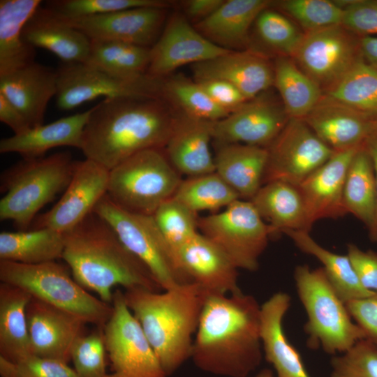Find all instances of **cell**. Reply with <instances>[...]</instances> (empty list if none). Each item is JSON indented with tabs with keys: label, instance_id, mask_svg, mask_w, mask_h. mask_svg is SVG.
I'll use <instances>...</instances> for the list:
<instances>
[{
	"label": "cell",
	"instance_id": "11a10c76",
	"mask_svg": "<svg viewBox=\"0 0 377 377\" xmlns=\"http://www.w3.org/2000/svg\"><path fill=\"white\" fill-rule=\"evenodd\" d=\"M224 0H188L183 2L184 15L194 24L203 20L213 14Z\"/></svg>",
	"mask_w": 377,
	"mask_h": 377
},
{
	"label": "cell",
	"instance_id": "2e32d148",
	"mask_svg": "<svg viewBox=\"0 0 377 377\" xmlns=\"http://www.w3.org/2000/svg\"><path fill=\"white\" fill-rule=\"evenodd\" d=\"M264 93L247 101L225 118L212 121V140L216 144L240 143L267 148L290 117L281 100Z\"/></svg>",
	"mask_w": 377,
	"mask_h": 377
},
{
	"label": "cell",
	"instance_id": "d4e9b609",
	"mask_svg": "<svg viewBox=\"0 0 377 377\" xmlns=\"http://www.w3.org/2000/svg\"><path fill=\"white\" fill-rule=\"evenodd\" d=\"M212 121L177 112L164 147L172 166L180 174L195 177L215 172L214 158L210 151Z\"/></svg>",
	"mask_w": 377,
	"mask_h": 377
},
{
	"label": "cell",
	"instance_id": "9a60e30c",
	"mask_svg": "<svg viewBox=\"0 0 377 377\" xmlns=\"http://www.w3.org/2000/svg\"><path fill=\"white\" fill-rule=\"evenodd\" d=\"M110 170L85 158L75 161L68 185L58 202L47 212L36 216L31 229L48 228L66 233L91 214L107 194Z\"/></svg>",
	"mask_w": 377,
	"mask_h": 377
},
{
	"label": "cell",
	"instance_id": "9c48e42d",
	"mask_svg": "<svg viewBox=\"0 0 377 377\" xmlns=\"http://www.w3.org/2000/svg\"><path fill=\"white\" fill-rule=\"evenodd\" d=\"M94 212L116 232L123 244L149 269L162 290L191 283L152 216L126 211L107 195Z\"/></svg>",
	"mask_w": 377,
	"mask_h": 377
},
{
	"label": "cell",
	"instance_id": "d590c367",
	"mask_svg": "<svg viewBox=\"0 0 377 377\" xmlns=\"http://www.w3.org/2000/svg\"><path fill=\"white\" fill-rule=\"evenodd\" d=\"M274 87L290 118H305L323 96L318 84L287 57L274 61Z\"/></svg>",
	"mask_w": 377,
	"mask_h": 377
},
{
	"label": "cell",
	"instance_id": "4dcf8cb0",
	"mask_svg": "<svg viewBox=\"0 0 377 377\" xmlns=\"http://www.w3.org/2000/svg\"><path fill=\"white\" fill-rule=\"evenodd\" d=\"M40 4V0L0 1V76L34 62L35 48L24 42L22 31Z\"/></svg>",
	"mask_w": 377,
	"mask_h": 377
},
{
	"label": "cell",
	"instance_id": "5bb4252c",
	"mask_svg": "<svg viewBox=\"0 0 377 377\" xmlns=\"http://www.w3.org/2000/svg\"><path fill=\"white\" fill-rule=\"evenodd\" d=\"M267 149L263 185L279 181L298 186L335 152L303 119L294 118Z\"/></svg>",
	"mask_w": 377,
	"mask_h": 377
},
{
	"label": "cell",
	"instance_id": "cb8c5ba5",
	"mask_svg": "<svg viewBox=\"0 0 377 377\" xmlns=\"http://www.w3.org/2000/svg\"><path fill=\"white\" fill-rule=\"evenodd\" d=\"M57 89V72L35 61L0 76V94L20 111L31 128L43 124L47 105Z\"/></svg>",
	"mask_w": 377,
	"mask_h": 377
},
{
	"label": "cell",
	"instance_id": "e0dca14e",
	"mask_svg": "<svg viewBox=\"0 0 377 377\" xmlns=\"http://www.w3.org/2000/svg\"><path fill=\"white\" fill-rule=\"evenodd\" d=\"M230 51L203 36L184 14L175 13L150 48L147 74L163 79L182 66L205 61Z\"/></svg>",
	"mask_w": 377,
	"mask_h": 377
},
{
	"label": "cell",
	"instance_id": "c3c4849f",
	"mask_svg": "<svg viewBox=\"0 0 377 377\" xmlns=\"http://www.w3.org/2000/svg\"><path fill=\"white\" fill-rule=\"evenodd\" d=\"M1 377H77L73 369L59 360L31 355L17 362L0 356Z\"/></svg>",
	"mask_w": 377,
	"mask_h": 377
},
{
	"label": "cell",
	"instance_id": "816d5d0a",
	"mask_svg": "<svg viewBox=\"0 0 377 377\" xmlns=\"http://www.w3.org/2000/svg\"><path fill=\"white\" fill-rule=\"evenodd\" d=\"M347 256L362 286L377 293V252L363 251L350 243L347 246Z\"/></svg>",
	"mask_w": 377,
	"mask_h": 377
},
{
	"label": "cell",
	"instance_id": "3957f363",
	"mask_svg": "<svg viewBox=\"0 0 377 377\" xmlns=\"http://www.w3.org/2000/svg\"><path fill=\"white\" fill-rule=\"evenodd\" d=\"M64 235L61 258L73 277L103 302L112 304V289L116 286H121L125 290H162L145 265L95 212Z\"/></svg>",
	"mask_w": 377,
	"mask_h": 377
},
{
	"label": "cell",
	"instance_id": "b9f144b4",
	"mask_svg": "<svg viewBox=\"0 0 377 377\" xmlns=\"http://www.w3.org/2000/svg\"><path fill=\"white\" fill-rule=\"evenodd\" d=\"M254 24L260 41L276 57L293 58L305 34L293 20L270 7L259 14Z\"/></svg>",
	"mask_w": 377,
	"mask_h": 377
},
{
	"label": "cell",
	"instance_id": "277c9868",
	"mask_svg": "<svg viewBox=\"0 0 377 377\" xmlns=\"http://www.w3.org/2000/svg\"><path fill=\"white\" fill-rule=\"evenodd\" d=\"M124 295L167 376L172 375L191 358L207 295L193 282L163 293L132 288Z\"/></svg>",
	"mask_w": 377,
	"mask_h": 377
},
{
	"label": "cell",
	"instance_id": "681fc988",
	"mask_svg": "<svg viewBox=\"0 0 377 377\" xmlns=\"http://www.w3.org/2000/svg\"><path fill=\"white\" fill-rule=\"evenodd\" d=\"M343 9L341 24L362 37L377 34V0L335 1Z\"/></svg>",
	"mask_w": 377,
	"mask_h": 377
},
{
	"label": "cell",
	"instance_id": "680465c9",
	"mask_svg": "<svg viewBox=\"0 0 377 377\" xmlns=\"http://www.w3.org/2000/svg\"><path fill=\"white\" fill-rule=\"evenodd\" d=\"M254 377H274L272 370L263 369L260 371Z\"/></svg>",
	"mask_w": 377,
	"mask_h": 377
},
{
	"label": "cell",
	"instance_id": "52a82bcc",
	"mask_svg": "<svg viewBox=\"0 0 377 377\" xmlns=\"http://www.w3.org/2000/svg\"><path fill=\"white\" fill-rule=\"evenodd\" d=\"M0 280L96 327H103L112 311V304L90 294L56 261L27 265L0 260Z\"/></svg>",
	"mask_w": 377,
	"mask_h": 377
},
{
	"label": "cell",
	"instance_id": "ffe728a7",
	"mask_svg": "<svg viewBox=\"0 0 377 377\" xmlns=\"http://www.w3.org/2000/svg\"><path fill=\"white\" fill-rule=\"evenodd\" d=\"M195 81L221 80L237 87L251 100L274 86V64L265 54L251 49L231 50L191 65Z\"/></svg>",
	"mask_w": 377,
	"mask_h": 377
},
{
	"label": "cell",
	"instance_id": "d6a6232c",
	"mask_svg": "<svg viewBox=\"0 0 377 377\" xmlns=\"http://www.w3.org/2000/svg\"><path fill=\"white\" fill-rule=\"evenodd\" d=\"M31 295L23 289L0 284V356L17 362L32 355L27 306Z\"/></svg>",
	"mask_w": 377,
	"mask_h": 377
},
{
	"label": "cell",
	"instance_id": "ac0fdd59",
	"mask_svg": "<svg viewBox=\"0 0 377 377\" xmlns=\"http://www.w3.org/2000/svg\"><path fill=\"white\" fill-rule=\"evenodd\" d=\"M167 10L142 7L74 19L58 18L47 10L55 19L80 31L91 40H115L151 47L166 22Z\"/></svg>",
	"mask_w": 377,
	"mask_h": 377
},
{
	"label": "cell",
	"instance_id": "7c38bea8",
	"mask_svg": "<svg viewBox=\"0 0 377 377\" xmlns=\"http://www.w3.org/2000/svg\"><path fill=\"white\" fill-rule=\"evenodd\" d=\"M57 105L71 110L100 96L105 98H162V79L146 74L137 79L118 77L84 63H64L56 71Z\"/></svg>",
	"mask_w": 377,
	"mask_h": 377
},
{
	"label": "cell",
	"instance_id": "836d02e7",
	"mask_svg": "<svg viewBox=\"0 0 377 377\" xmlns=\"http://www.w3.org/2000/svg\"><path fill=\"white\" fill-rule=\"evenodd\" d=\"M282 233L289 237L300 251L314 256L323 264L329 281L344 303L376 293L362 286L347 254H337L323 248L309 232L288 229Z\"/></svg>",
	"mask_w": 377,
	"mask_h": 377
},
{
	"label": "cell",
	"instance_id": "4316f807",
	"mask_svg": "<svg viewBox=\"0 0 377 377\" xmlns=\"http://www.w3.org/2000/svg\"><path fill=\"white\" fill-rule=\"evenodd\" d=\"M268 0H224L206 19L193 27L214 44L229 50H244L249 44V29L259 14L270 7Z\"/></svg>",
	"mask_w": 377,
	"mask_h": 377
},
{
	"label": "cell",
	"instance_id": "44dd1931",
	"mask_svg": "<svg viewBox=\"0 0 377 377\" xmlns=\"http://www.w3.org/2000/svg\"><path fill=\"white\" fill-rule=\"evenodd\" d=\"M182 271L205 295H229L241 292L238 268L216 244L198 232L179 251Z\"/></svg>",
	"mask_w": 377,
	"mask_h": 377
},
{
	"label": "cell",
	"instance_id": "30bf717a",
	"mask_svg": "<svg viewBox=\"0 0 377 377\" xmlns=\"http://www.w3.org/2000/svg\"><path fill=\"white\" fill-rule=\"evenodd\" d=\"M201 234L220 247L238 269L251 272L272 236L250 200L238 199L221 212L198 218Z\"/></svg>",
	"mask_w": 377,
	"mask_h": 377
},
{
	"label": "cell",
	"instance_id": "db71d44e",
	"mask_svg": "<svg viewBox=\"0 0 377 377\" xmlns=\"http://www.w3.org/2000/svg\"><path fill=\"white\" fill-rule=\"evenodd\" d=\"M0 121L12 129L14 134H20L30 128L20 111L0 94Z\"/></svg>",
	"mask_w": 377,
	"mask_h": 377
},
{
	"label": "cell",
	"instance_id": "4fadbf2b",
	"mask_svg": "<svg viewBox=\"0 0 377 377\" xmlns=\"http://www.w3.org/2000/svg\"><path fill=\"white\" fill-rule=\"evenodd\" d=\"M292 59L325 93L363 60L360 36L342 24L306 33Z\"/></svg>",
	"mask_w": 377,
	"mask_h": 377
},
{
	"label": "cell",
	"instance_id": "7a4b0ae2",
	"mask_svg": "<svg viewBox=\"0 0 377 377\" xmlns=\"http://www.w3.org/2000/svg\"><path fill=\"white\" fill-rule=\"evenodd\" d=\"M177 112L163 98H105L91 108L80 149L109 170L149 149H164Z\"/></svg>",
	"mask_w": 377,
	"mask_h": 377
},
{
	"label": "cell",
	"instance_id": "7402d4cb",
	"mask_svg": "<svg viewBox=\"0 0 377 377\" xmlns=\"http://www.w3.org/2000/svg\"><path fill=\"white\" fill-rule=\"evenodd\" d=\"M360 147L335 151L297 186L304 204L309 231L318 220L337 219L347 214L343 203L344 181L349 164Z\"/></svg>",
	"mask_w": 377,
	"mask_h": 377
},
{
	"label": "cell",
	"instance_id": "8992f818",
	"mask_svg": "<svg viewBox=\"0 0 377 377\" xmlns=\"http://www.w3.org/2000/svg\"><path fill=\"white\" fill-rule=\"evenodd\" d=\"M294 279L307 316L304 329L308 334L309 347L321 348L330 355L341 354L365 339L323 267L311 269L306 265H298Z\"/></svg>",
	"mask_w": 377,
	"mask_h": 377
},
{
	"label": "cell",
	"instance_id": "f35d334b",
	"mask_svg": "<svg viewBox=\"0 0 377 377\" xmlns=\"http://www.w3.org/2000/svg\"><path fill=\"white\" fill-rule=\"evenodd\" d=\"M323 96L377 120V71L364 59Z\"/></svg>",
	"mask_w": 377,
	"mask_h": 377
},
{
	"label": "cell",
	"instance_id": "83f0119b",
	"mask_svg": "<svg viewBox=\"0 0 377 377\" xmlns=\"http://www.w3.org/2000/svg\"><path fill=\"white\" fill-rule=\"evenodd\" d=\"M90 112L91 108L2 138L0 153H17L24 159H33L45 156L47 151L57 147L80 149L83 130Z\"/></svg>",
	"mask_w": 377,
	"mask_h": 377
},
{
	"label": "cell",
	"instance_id": "74e56055",
	"mask_svg": "<svg viewBox=\"0 0 377 377\" xmlns=\"http://www.w3.org/2000/svg\"><path fill=\"white\" fill-rule=\"evenodd\" d=\"M150 48L115 40H91L84 64L118 77L137 79L147 74Z\"/></svg>",
	"mask_w": 377,
	"mask_h": 377
},
{
	"label": "cell",
	"instance_id": "bcb514c9",
	"mask_svg": "<svg viewBox=\"0 0 377 377\" xmlns=\"http://www.w3.org/2000/svg\"><path fill=\"white\" fill-rule=\"evenodd\" d=\"M105 354L103 327L81 336L71 355L77 377H106Z\"/></svg>",
	"mask_w": 377,
	"mask_h": 377
},
{
	"label": "cell",
	"instance_id": "ab89813d",
	"mask_svg": "<svg viewBox=\"0 0 377 377\" xmlns=\"http://www.w3.org/2000/svg\"><path fill=\"white\" fill-rule=\"evenodd\" d=\"M162 98L180 112L208 121H216L230 113L219 106L195 80L182 75L162 79Z\"/></svg>",
	"mask_w": 377,
	"mask_h": 377
},
{
	"label": "cell",
	"instance_id": "484cf974",
	"mask_svg": "<svg viewBox=\"0 0 377 377\" xmlns=\"http://www.w3.org/2000/svg\"><path fill=\"white\" fill-rule=\"evenodd\" d=\"M291 297L283 292L273 294L260 306V336L265 360L276 377H310L298 350L290 343L283 328Z\"/></svg>",
	"mask_w": 377,
	"mask_h": 377
},
{
	"label": "cell",
	"instance_id": "5b68a950",
	"mask_svg": "<svg viewBox=\"0 0 377 377\" xmlns=\"http://www.w3.org/2000/svg\"><path fill=\"white\" fill-rule=\"evenodd\" d=\"M75 161L68 151L24 159L2 172L0 220L27 230L37 213L64 191L72 178Z\"/></svg>",
	"mask_w": 377,
	"mask_h": 377
},
{
	"label": "cell",
	"instance_id": "1f68e13d",
	"mask_svg": "<svg viewBox=\"0 0 377 377\" xmlns=\"http://www.w3.org/2000/svg\"><path fill=\"white\" fill-rule=\"evenodd\" d=\"M250 201L262 219L269 222L272 235L288 229L310 232L297 186L279 181L268 182Z\"/></svg>",
	"mask_w": 377,
	"mask_h": 377
},
{
	"label": "cell",
	"instance_id": "f6af8a7d",
	"mask_svg": "<svg viewBox=\"0 0 377 377\" xmlns=\"http://www.w3.org/2000/svg\"><path fill=\"white\" fill-rule=\"evenodd\" d=\"M172 3L163 0H54L44 6L53 16L74 19L110 13L135 8H170Z\"/></svg>",
	"mask_w": 377,
	"mask_h": 377
},
{
	"label": "cell",
	"instance_id": "ba28073f",
	"mask_svg": "<svg viewBox=\"0 0 377 377\" xmlns=\"http://www.w3.org/2000/svg\"><path fill=\"white\" fill-rule=\"evenodd\" d=\"M182 180L163 149H146L110 170L107 195L126 211L153 216L173 197Z\"/></svg>",
	"mask_w": 377,
	"mask_h": 377
},
{
	"label": "cell",
	"instance_id": "8fae6325",
	"mask_svg": "<svg viewBox=\"0 0 377 377\" xmlns=\"http://www.w3.org/2000/svg\"><path fill=\"white\" fill-rule=\"evenodd\" d=\"M112 311L103 327L111 373L106 377H167L141 325L116 290Z\"/></svg>",
	"mask_w": 377,
	"mask_h": 377
},
{
	"label": "cell",
	"instance_id": "f1b7e54d",
	"mask_svg": "<svg viewBox=\"0 0 377 377\" xmlns=\"http://www.w3.org/2000/svg\"><path fill=\"white\" fill-rule=\"evenodd\" d=\"M267 148L240 143L217 144L215 172L237 192L251 200L263 186Z\"/></svg>",
	"mask_w": 377,
	"mask_h": 377
},
{
	"label": "cell",
	"instance_id": "8d00e7d4",
	"mask_svg": "<svg viewBox=\"0 0 377 377\" xmlns=\"http://www.w3.org/2000/svg\"><path fill=\"white\" fill-rule=\"evenodd\" d=\"M347 214L371 226L377 207V190L371 158L362 146L353 157L347 170L343 191Z\"/></svg>",
	"mask_w": 377,
	"mask_h": 377
},
{
	"label": "cell",
	"instance_id": "6da1fadb",
	"mask_svg": "<svg viewBox=\"0 0 377 377\" xmlns=\"http://www.w3.org/2000/svg\"><path fill=\"white\" fill-rule=\"evenodd\" d=\"M260 305L242 291L205 298L191 358L200 370L248 377L261 364Z\"/></svg>",
	"mask_w": 377,
	"mask_h": 377
},
{
	"label": "cell",
	"instance_id": "d6986e66",
	"mask_svg": "<svg viewBox=\"0 0 377 377\" xmlns=\"http://www.w3.org/2000/svg\"><path fill=\"white\" fill-rule=\"evenodd\" d=\"M27 319L32 355L68 364L87 323L34 297L27 306Z\"/></svg>",
	"mask_w": 377,
	"mask_h": 377
},
{
	"label": "cell",
	"instance_id": "f5cc1de1",
	"mask_svg": "<svg viewBox=\"0 0 377 377\" xmlns=\"http://www.w3.org/2000/svg\"><path fill=\"white\" fill-rule=\"evenodd\" d=\"M196 82L219 106L229 113L249 101L237 87L228 82L221 80Z\"/></svg>",
	"mask_w": 377,
	"mask_h": 377
},
{
	"label": "cell",
	"instance_id": "ee69618b",
	"mask_svg": "<svg viewBox=\"0 0 377 377\" xmlns=\"http://www.w3.org/2000/svg\"><path fill=\"white\" fill-rule=\"evenodd\" d=\"M152 216L179 262L180 249L198 232L197 214L172 198Z\"/></svg>",
	"mask_w": 377,
	"mask_h": 377
},
{
	"label": "cell",
	"instance_id": "f907efd6",
	"mask_svg": "<svg viewBox=\"0 0 377 377\" xmlns=\"http://www.w3.org/2000/svg\"><path fill=\"white\" fill-rule=\"evenodd\" d=\"M346 305L365 339L377 346V293L348 302Z\"/></svg>",
	"mask_w": 377,
	"mask_h": 377
},
{
	"label": "cell",
	"instance_id": "7dc6e473",
	"mask_svg": "<svg viewBox=\"0 0 377 377\" xmlns=\"http://www.w3.org/2000/svg\"><path fill=\"white\" fill-rule=\"evenodd\" d=\"M330 377H377V346L363 339L330 361Z\"/></svg>",
	"mask_w": 377,
	"mask_h": 377
},
{
	"label": "cell",
	"instance_id": "7bdbcfd3",
	"mask_svg": "<svg viewBox=\"0 0 377 377\" xmlns=\"http://www.w3.org/2000/svg\"><path fill=\"white\" fill-rule=\"evenodd\" d=\"M270 6L286 14L304 34L341 24L343 15L335 1L283 0L272 1Z\"/></svg>",
	"mask_w": 377,
	"mask_h": 377
},
{
	"label": "cell",
	"instance_id": "e575fe53",
	"mask_svg": "<svg viewBox=\"0 0 377 377\" xmlns=\"http://www.w3.org/2000/svg\"><path fill=\"white\" fill-rule=\"evenodd\" d=\"M64 235L48 228L0 233V260L36 265L62 258Z\"/></svg>",
	"mask_w": 377,
	"mask_h": 377
},
{
	"label": "cell",
	"instance_id": "6f0895ef",
	"mask_svg": "<svg viewBox=\"0 0 377 377\" xmlns=\"http://www.w3.org/2000/svg\"><path fill=\"white\" fill-rule=\"evenodd\" d=\"M360 43L364 61L377 71V36L360 37Z\"/></svg>",
	"mask_w": 377,
	"mask_h": 377
},
{
	"label": "cell",
	"instance_id": "603a6c76",
	"mask_svg": "<svg viewBox=\"0 0 377 377\" xmlns=\"http://www.w3.org/2000/svg\"><path fill=\"white\" fill-rule=\"evenodd\" d=\"M303 120L334 151L363 146L377 128V120L325 96Z\"/></svg>",
	"mask_w": 377,
	"mask_h": 377
},
{
	"label": "cell",
	"instance_id": "9f6ffc18",
	"mask_svg": "<svg viewBox=\"0 0 377 377\" xmlns=\"http://www.w3.org/2000/svg\"><path fill=\"white\" fill-rule=\"evenodd\" d=\"M363 147L369 154L373 163L377 190V128L367 138ZM368 230L370 240L377 244V207L374 221Z\"/></svg>",
	"mask_w": 377,
	"mask_h": 377
},
{
	"label": "cell",
	"instance_id": "f546056e",
	"mask_svg": "<svg viewBox=\"0 0 377 377\" xmlns=\"http://www.w3.org/2000/svg\"><path fill=\"white\" fill-rule=\"evenodd\" d=\"M22 38L33 47L47 50L64 63H85L91 39L52 17L40 6L24 26Z\"/></svg>",
	"mask_w": 377,
	"mask_h": 377
},
{
	"label": "cell",
	"instance_id": "60d3db41",
	"mask_svg": "<svg viewBox=\"0 0 377 377\" xmlns=\"http://www.w3.org/2000/svg\"><path fill=\"white\" fill-rule=\"evenodd\" d=\"M172 198L195 214L226 208L241 199L215 172L182 179Z\"/></svg>",
	"mask_w": 377,
	"mask_h": 377
}]
</instances>
